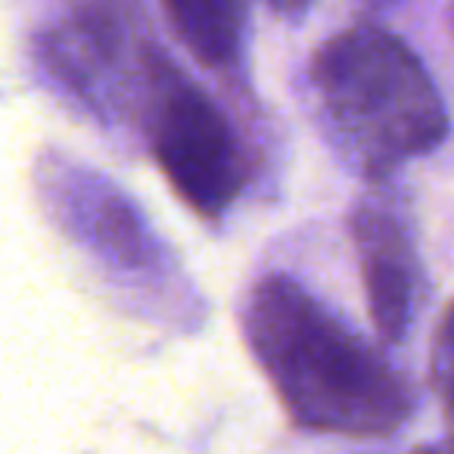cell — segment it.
<instances>
[{
	"instance_id": "cell-4",
	"label": "cell",
	"mask_w": 454,
	"mask_h": 454,
	"mask_svg": "<svg viewBox=\"0 0 454 454\" xmlns=\"http://www.w3.org/2000/svg\"><path fill=\"white\" fill-rule=\"evenodd\" d=\"M352 240L358 249L367 309L386 346L408 336L414 317L417 262L404 227L383 208L361 206L352 215Z\"/></svg>"
},
{
	"instance_id": "cell-7",
	"label": "cell",
	"mask_w": 454,
	"mask_h": 454,
	"mask_svg": "<svg viewBox=\"0 0 454 454\" xmlns=\"http://www.w3.org/2000/svg\"><path fill=\"white\" fill-rule=\"evenodd\" d=\"M265 4L274 10V13L290 16V20H296V16H302L305 10H309L311 0H265Z\"/></svg>"
},
{
	"instance_id": "cell-2",
	"label": "cell",
	"mask_w": 454,
	"mask_h": 454,
	"mask_svg": "<svg viewBox=\"0 0 454 454\" xmlns=\"http://www.w3.org/2000/svg\"><path fill=\"white\" fill-rule=\"evenodd\" d=\"M311 88L340 146L367 177H386L448 137V113L429 72L404 41L355 26L317 47Z\"/></svg>"
},
{
	"instance_id": "cell-8",
	"label": "cell",
	"mask_w": 454,
	"mask_h": 454,
	"mask_svg": "<svg viewBox=\"0 0 454 454\" xmlns=\"http://www.w3.org/2000/svg\"><path fill=\"white\" fill-rule=\"evenodd\" d=\"M371 4H389V0H371Z\"/></svg>"
},
{
	"instance_id": "cell-3",
	"label": "cell",
	"mask_w": 454,
	"mask_h": 454,
	"mask_svg": "<svg viewBox=\"0 0 454 454\" xmlns=\"http://www.w3.org/2000/svg\"><path fill=\"white\" fill-rule=\"evenodd\" d=\"M153 88L150 146L175 193L202 218H218L243 187V159L224 113L162 53H146Z\"/></svg>"
},
{
	"instance_id": "cell-1",
	"label": "cell",
	"mask_w": 454,
	"mask_h": 454,
	"mask_svg": "<svg viewBox=\"0 0 454 454\" xmlns=\"http://www.w3.org/2000/svg\"><path fill=\"white\" fill-rule=\"evenodd\" d=\"M243 333L296 427L389 439L408 423L414 398L389 361L286 274L253 286Z\"/></svg>"
},
{
	"instance_id": "cell-5",
	"label": "cell",
	"mask_w": 454,
	"mask_h": 454,
	"mask_svg": "<svg viewBox=\"0 0 454 454\" xmlns=\"http://www.w3.org/2000/svg\"><path fill=\"white\" fill-rule=\"evenodd\" d=\"M171 28L208 69H231L243 53L247 7L243 0H159Z\"/></svg>"
},
{
	"instance_id": "cell-6",
	"label": "cell",
	"mask_w": 454,
	"mask_h": 454,
	"mask_svg": "<svg viewBox=\"0 0 454 454\" xmlns=\"http://www.w3.org/2000/svg\"><path fill=\"white\" fill-rule=\"evenodd\" d=\"M429 380H433L435 395L442 398V411H445V427H448V445L454 448V302L448 305L445 317H442V324H439V333H435Z\"/></svg>"
}]
</instances>
